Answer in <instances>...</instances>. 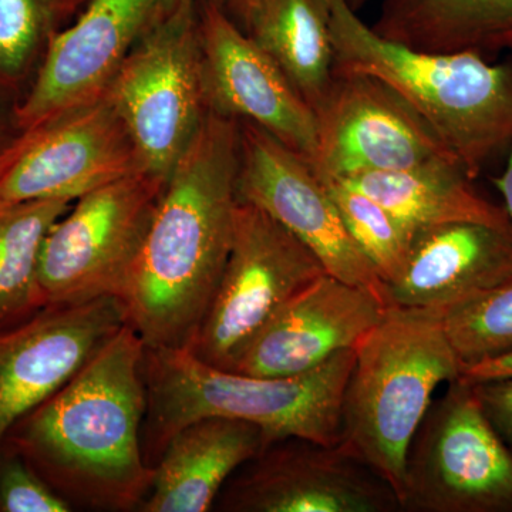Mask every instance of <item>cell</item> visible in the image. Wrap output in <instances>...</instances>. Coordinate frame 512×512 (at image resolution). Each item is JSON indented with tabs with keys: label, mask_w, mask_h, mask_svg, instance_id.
<instances>
[{
	"label": "cell",
	"mask_w": 512,
	"mask_h": 512,
	"mask_svg": "<svg viewBox=\"0 0 512 512\" xmlns=\"http://www.w3.org/2000/svg\"><path fill=\"white\" fill-rule=\"evenodd\" d=\"M144 356L143 339L124 323L3 441L72 507L140 511L146 501L154 467L143 448Z\"/></svg>",
	"instance_id": "cell-2"
},
{
	"label": "cell",
	"mask_w": 512,
	"mask_h": 512,
	"mask_svg": "<svg viewBox=\"0 0 512 512\" xmlns=\"http://www.w3.org/2000/svg\"><path fill=\"white\" fill-rule=\"evenodd\" d=\"M373 30L431 53H512V0H382Z\"/></svg>",
	"instance_id": "cell-20"
},
{
	"label": "cell",
	"mask_w": 512,
	"mask_h": 512,
	"mask_svg": "<svg viewBox=\"0 0 512 512\" xmlns=\"http://www.w3.org/2000/svg\"><path fill=\"white\" fill-rule=\"evenodd\" d=\"M207 2L214 3V5L220 6V8H227L229 0H207Z\"/></svg>",
	"instance_id": "cell-35"
},
{
	"label": "cell",
	"mask_w": 512,
	"mask_h": 512,
	"mask_svg": "<svg viewBox=\"0 0 512 512\" xmlns=\"http://www.w3.org/2000/svg\"><path fill=\"white\" fill-rule=\"evenodd\" d=\"M512 276V229L453 222L414 235L403 271L386 285L387 306L440 313Z\"/></svg>",
	"instance_id": "cell-18"
},
{
	"label": "cell",
	"mask_w": 512,
	"mask_h": 512,
	"mask_svg": "<svg viewBox=\"0 0 512 512\" xmlns=\"http://www.w3.org/2000/svg\"><path fill=\"white\" fill-rule=\"evenodd\" d=\"M335 66L386 84L419 113L471 180L512 143V56L431 53L380 36L348 0H322Z\"/></svg>",
	"instance_id": "cell-3"
},
{
	"label": "cell",
	"mask_w": 512,
	"mask_h": 512,
	"mask_svg": "<svg viewBox=\"0 0 512 512\" xmlns=\"http://www.w3.org/2000/svg\"><path fill=\"white\" fill-rule=\"evenodd\" d=\"M315 113L318 151L313 167L320 177L348 180L440 158L457 161L413 107L372 77L333 73Z\"/></svg>",
	"instance_id": "cell-12"
},
{
	"label": "cell",
	"mask_w": 512,
	"mask_h": 512,
	"mask_svg": "<svg viewBox=\"0 0 512 512\" xmlns=\"http://www.w3.org/2000/svg\"><path fill=\"white\" fill-rule=\"evenodd\" d=\"M245 32L316 111L332 84L335 66L322 0H261Z\"/></svg>",
	"instance_id": "cell-22"
},
{
	"label": "cell",
	"mask_w": 512,
	"mask_h": 512,
	"mask_svg": "<svg viewBox=\"0 0 512 512\" xmlns=\"http://www.w3.org/2000/svg\"><path fill=\"white\" fill-rule=\"evenodd\" d=\"M463 370L512 352V276L441 315Z\"/></svg>",
	"instance_id": "cell-26"
},
{
	"label": "cell",
	"mask_w": 512,
	"mask_h": 512,
	"mask_svg": "<svg viewBox=\"0 0 512 512\" xmlns=\"http://www.w3.org/2000/svg\"><path fill=\"white\" fill-rule=\"evenodd\" d=\"M259 2L261 0H229L225 10L237 22L239 28L245 30L256 8H258Z\"/></svg>",
	"instance_id": "cell-32"
},
{
	"label": "cell",
	"mask_w": 512,
	"mask_h": 512,
	"mask_svg": "<svg viewBox=\"0 0 512 512\" xmlns=\"http://www.w3.org/2000/svg\"><path fill=\"white\" fill-rule=\"evenodd\" d=\"M144 170L106 94L25 128L0 156V208L76 201L101 185Z\"/></svg>",
	"instance_id": "cell-10"
},
{
	"label": "cell",
	"mask_w": 512,
	"mask_h": 512,
	"mask_svg": "<svg viewBox=\"0 0 512 512\" xmlns=\"http://www.w3.org/2000/svg\"><path fill=\"white\" fill-rule=\"evenodd\" d=\"M386 308L376 293L325 272L269 320L232 370L258 377L311 372L336 353L355 349Z\"/></svg>",
	"instance_id": "cell-17"
},
{
	"label": "cell",
	"mask_w": 512,
	"mask_h": 512,
	"mask_svg": "<svg viewBox=\"0 0 512 512\" xmlns=\"http://www.w3.org/2000/svg\"><path fill=\"white\" fill-rule=\"evenodd\" d=\"M87 2L89 0H53V5H55L57 18L60 22H63L64 19L72 16L76 10L83 8Z\"/></svg>",
	"instance_id": "cell-33"
},
{
	"label": "cell",
	"mask_w": 512,
	"mask_h": 512,
	"mask_svg": "<svg viewBox=\"0 0 512 512\" xmlns=\"http://www.w3.org/2000/svg\"><path fill=\"white\" fill-rule=\"evenodd\" d=\"M343 181L380 202L414 232L453 222L512 229L504 208L484 198L474 180L451 158Z\"/></svg>",
	"instance_id": "cell-21"
},
{
	"label": "cell",
	"mask_w": 512,
	"mask_h": 512,
	"mask_svg": "<svg viewBox=\"0 0 512 512\" xmlns=\"http://www.w3.org/2000/svg\"><path fill=\"white\" fill-rule=\"evenodd\" d=\"M258 426L210 417L188 424L154 464L141 512H207L229 478L271 446Z\"/></svg>",
	"instance_id": "cell-19"
},
{
	"label": "cell",
	"mask_w": 512,
	"mask_h": 512,
	"mask_svg": "<svg viewBox=\"0 0 512 512\" xmlns=\"http://www.w3.org/2000/svg\"><path fill=\"white\" fill-rule=\"evenodd\" d=\"M493 183L495 188L503 195L504 210L512 224V143L508 148L507 165H505L503 174L493 178Z\"/></svg>",
	"instance_id": "cell-31"
},
{
	"label": "cell",
	"mask_w": 512,
	"mask_h": 512,
	"mask_svg": "<svg viewBox=\"0 0 512 512\" xmlns=\"http://www.w3.org/2000/svg\"><path fill=\"white\" fill-rule=\"evenodd\" d=\"M325 272L311 249L271 215L238 201L227 265L188 349L208 365L232 370L269 320Z\"/></svg>",
	"instance_id": "cell-9"
},
{
	"label": "cell",
	"mask_w": 512,
	"mask_h": 512,
	"mask_svg": "<svg viewBox=\"0 0 512 512\" xmlns=\"http://www.w3.org/2000/svg\"><path fill=\"white\" fill-rule=\"evenodd\" d=\"M473 384L485 416L512 451V377Z\"/></svg>",
	"instance_id": "cell-28"
},
{
	"label": "cell",
	"mask_w": 512,
	"mask_h": 512,
	"mask_svg": "<svg viewBox=\"0 0 512 512\" xmlns=\"http://www.w3.org/2000/svg\"><path fill=\"white\" fill-rule=\"evenodd\" d=\"M237 194L311 249L328 274L369 289L387 305L382 278L350 237L311 161L249 121H239Z\"/></svg>",
	"instance_id": "cell-11"
},
{
	"label": "cell",
	"mask_w": 512,
	"mask_h": 512,
	"mask_svg": "<svg viewBox=\"0 0 512 512\" xmlns=\"http://www.w3.org/2000/svg\"><path fill=\"white\" fill-rule=\"evenodd\" d=\"M353 362L355 349H348L302 375L258 377L208 365L188 348H146L148 464L154 467L174 434L210 417L255 424L271 443L301 439L336 446Z\"/></svg>",
	"instance_id": "cell-4"
},
{
	"label": "cell",
	"mask_w": 512,
	"mask_h": 512,
	"mask_svg": "<svg viewBox=\"0 0 512 512\" xmlns=\"http://www.w3.org/2000/svg\"><path fill=\"white\" fill-rule=\"evenodd\" d=\"M144 171L168 180L208 116L200 0H178L106 90Z\"/></svg>",
	"instance_id": "cell-6"
},
{
	"label": "cell",
	"mask_w": 512,
	"mask_h": 512,
	"mask_svg": "<svg viewBox=\"0 0 512 512\" xmlns=\"http://www.w3.org/2000/svg\"><path fill=\"white\" fill-rule=\"evenodd\" d=\"M167 180L141 170L87 192L47 232L39 282L46 306L123 301Z\"/></svg>",
	"instance_id": "cell-7"
},
{
	"label": "cell",
	"mask_w": 512,
	"mask_h": 512,
	"mask_svg": "<svg viewBox=\"0 0 512 512\" xmlns=\"http://www.w3.org/2000/svg\"><path fill=\"white\" fill-rule=\"evenodd\" d=\"M208 109L249 121L315 163L318 119L291 80L227 10L200 0Z\"/></svg>",
	"instance_id": "cell-15"
},
{
	"label": "cell",
	"mask_w": 512,
	"mask_h": 512,
	"mask_svg": "<svg viewBox=\"0 0 512 512\" xmlns=\"http://www.w3.org/2000/svg\"><path fill=\"white\" fill-rule=\"evenodd\" d=\"M229 512L402 511L396 491L339 444L288 439L266 447L229 478Z\"/></svg>",
	"instance_id": "cell-13"
},
{
	"label": "cell",
	"mask_w": 512,
	"mask_h": 512,
	"mask_svg": "<svg viewBox=\"0 0 512 512\" xmlns=\"http://www.w3.org/2000/svg\"><path fill=\"white\" fill-rule=\"evenodd\" d=\"M463 366L440 313L387 306L355 346L342 402L339 446L402 498L407 453L443 383Z\"/></svg>",
	"instance_id": "cell-5"
},
{
	"label": "cell",
	"mask_w": 512,
	"mask_h": 512,
	"mask_svg": "<svg viewBox=\"0 0 512 512\" xmlns=\"http://www.w3.org/2000/svg\"><path fill=\"white\" fill-rule=\"evenodd\" d=\"M127 322L123 302L50 305L0 330V447L22 417L62 389Z\"/></svg>",
	"instance_id": "cell-16"
},
{
	"label": "cell",
	"mask_w": 512,
	"mask_h": 512,
	"mask_svg": "<svg viewBox=\"0 0 512 512\" xmlns=\"http://www.w3.org/2000/svg\"><path fill=\"white\" fill-rule=\"evenodd\" d=\"M19 97L0 90V156L22 133L18 120Z\"/></svg>",
	"instance_id": "cell-29"
},
{
	"label": "cell",
	"mask_w": 512,
	"mask_h": 512,
	"mask_svg": "<svg viewBox=\"0 0 512 512\" xmlns=\"http://www.w3.org/2000/svg\"><path fill=\"white\" fill-rule=\"evenodd\" d=\"M238 168L239 121L208 111L168 177L121 301L147 349L194 342L231 251Z\"/></svg>",
	"instance_id": "cell-1"
},
{
	"label": "cell",
	"mask_w": 512,
	"mask_h": 512,
	"mask_svg": "<svg viewBox=\"0 0 512 512\" xmlns=\"http://www.w3.org/2000/svg\"><path fill=\"white\" fill-rule=\"evenodd\" d=\"M178 0H89L79 18L57 29L18 104L22 130L99 99L138 43Z\"/></svg>",
	"instance_id": "cell-14"
},
{
	"label": "cell",
	"mask_w": 512,
	"mask_h": 512,
	"mask_svg": "<svg viewBox=\"0 0 512 512\" xmlns=\"http://www.w3.org/2000/svg\"><path fill=\"white\" fill-rule=\"evenodd\" d=\"M402 511L512 512V451L473 383H448L407 453Z\"/></svg>",
	"instance_id": "cell-8"
},
{
	"label": "cell",
	"mask_w": 512,
	"mask_h": 512,
	"mask_svg": "<svg viewBox=\"0 0 512 512\" xmlns=\"http://www.w3.org/2000/svg\"><path fill=\"white\" fill-rule=\"evenodd\" d=\"M512 377V352L495 357L487 362L478 363L461 373V379L468 383L488 382V380L510 379Z\"/></svg>",
	"instance_id": "cell-30"
},
{
	"label": "cell",
	"mask_w": 512,
	"mask_h": 512,
	"mask_svg": "<svg viewBox=\"0 0 512 512\" xmlns=\"http://www.w3.org/2000/svg\"><path fill=\"white\" fill-rule=\"evenodd\" d=\"M382 0H348L350 6H352L353 10L356 12H360L366 6L372 5V3H380Z\"/></svg>",
	"instance_id": "cell-34"
},
{
	"label": "cell",
	"mask_w": 512,
	"mask_h": 512,
	"mask_svg": "<svg viewBox=\"0 0 512 512\" xmlns=\"http://www.w3.org/2000/svg\"><path fill=\"white\" fill-rule=\"evenodd\" d=\"M72 505L12 447H0V512H69Z\"/></svg>",
	"instance_id": "cell-27"
},
{
	"label": "cell",
	"mask_w": 512,
	"mask_h": 512,
	"mask_svg": "<svg viewBox=\"0 0 512 512\" xmlns=\"http://www.w3.org/2000/svg\"><path fill=\"white\" fill-rule=\"evenodd\" d=\"M322 178L343 224L360 251L375 266L384 286L406 265L416 232L365 192L338 180Z\"/></svg>",
	"instance_id": "cell-24"
},
{
	"label": "cell",
	"mask_w": 512,
	"mask_h": 512,
	"mask_svg": "<svg viewBox=\"0 0 512 512\" xmlns=\"http://www.w3.org/2000/svg\"><path fill=\"white\" fill-rule=\"evenodd\" d=\"M59 23L53 0H0V90L25 96Z\"/></svg>",
	"instance_id": "cell-25"
},
{
	"label": "cell",
	"mask_w": 512,
	"mask_h": 512,
	"mask_svg": "<svg viewBox=\"0 0 512 512\" xmlns=\"http://www.w3.org/2000/svg\"><path fill=\"white\" fill-rule=\"evenodd\" d=\"M72 204L43 200L0 208V330L46 308L39 282L40 252L47 232Z\"/></svg>",
	"instance_id": "cell-23"
}]
</instances>
